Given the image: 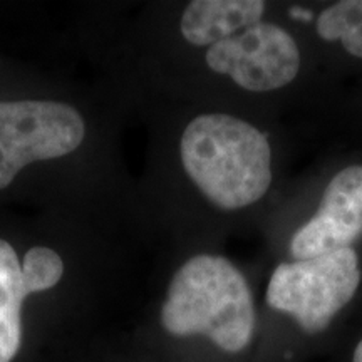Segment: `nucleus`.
Masks as SVG:
<instances>
[{"label":"nucleus","instance_id":"9b49d317","mask_svg":"<svg viewBox=\"0 0 362 362\" xmlns=\"http://www.w3.org/2000/svg\"><path fill=\"white\" fill-rule=\"evenodd\" d=\"M352 362H362V339L359 341V344L356 346L354 356H352Z\"/></svg>","mask_w":362,"mask_h":362},{"label":"nucleus","instance_id":"f257e3e1","mask_svg":"<svg viewBox=\"0 0 362 362\" xmlns=\"http://www.w3.org/2000/svg\"><path fill=\"white\" fill-rule=\"evenodd\" d=\"M183 168L208 202L242 210L260 202L272 185V148L262 131L223 112L200 115L180 141Z\"/></svg>","mask_w":362,"mask_h":362},{"label":"nucleus","instance_id":"1a4fd4ad","mask_svg":"<svg viewBox=\"0 0 362 362\" xmlns=\"http://www.w3.org/2000/svg\"><path fill=\"white\" fill-rule=\"evenodd\" d=\"M315 29L324 40H339L347 54L362 59V0L330 4L317 17Z\"/></svg>","mask_w":362,"mask_h":362},{"label":"nucleus","instance_id":"9d476101","mask_svg":"<svg viewBox=\"0 0 362 362\" xmlns=\"http://www.w3.org/2000/svg\"><path fill=\"white\" fill-rule=\"evenodd\" d=\"M64 275V262L47 247H34L25 253L22 264V287L25 297L52 288Z\"/></svg>","mask_w":362,"mask_h":362},{"label":"nucleus","instance_id":"0eeeda50","mask_svg":"<svg viewBox=\"0 0 362 362\" xmlns=\"http://www.w3.org/2000/svg\"><path fill=\"white\" fill-rule=\"evenodd\" d=\"M265 11L264 0H193L181 16V35L198 47H211L260 22Z\"/></svg>","mask_w":362,"mask_h":362},{"label":"nucleus","instance_id":"20e7f679","mask_svg":"<svg viewBox=\"0 0 362 362\" xmlns=\"http://www.w3.org/2000/svg\"><path fill=\"white\" fill-rule=\"evenodd\" d=\"M74 107L56 101L0 103V189L34 161L69 155L84 139Z\"/></svg>","mask_w":362,"mask_h":362},{"label":"nucleus","instance_id":"7ed1b4c3","mask_svg":"<svg viewBox=\"0 0 362 362\" xmlns=\"http://www.w3.org/2000/svg\"><path fill=\"white\" fill-rule=\"evenodd\" d=\"M359 284V255L354 248H342L315 259L277 265L267 287V304L291 315L312 336L332 324L354 298Z\"/></svg>","mask_w":362,"mask_h":362},{"label":"nucleus","instance_id":"423d86ee","mask_svg":"<svg viewBox=\"0 0 362 362\" xmlns=\"http://www.w3.org/2000/svg\"><path fill=\"white\" fill-rule=\"evenodd\" d=\"M362 237V165H351L332 176L319 210L293 233L291 255L309 260L352 248Z\"/></svg>","mask_w":362,"mask_h":362},{"label":"nucleus","instance_id":"39448f33","mask_svg":"<svg viewBox=\"0 0 362 362\" xmlns=\"http://www.w3.org/2000/svg\"><path fill=\"white\" fill-rule=\"evenodd\" d=\"M206 64L250 93L282 89L300 71V49L293 35L275 22L260 21L208 47Z\"/></svg>","mask_w":362,"mask_h":362},{"label":"nucleus","instance_id":"6e6552de","mask_svg":"<svg viewBox=\"0 0 362 362\" xmlns=\"http://www.w3.org/2000/svg\"><path fill=\"white\" fill-rule=\"evenodd\" d=\"M22 265L11 243L0 238V362H12L22 344Z\"/></svg>","mask_w":362,"mask_h":362},{"label":"nucleus","instance_id":"f03ea898","mask_svg":"<svg viewBox=\"0 0 362 362\" xmlns=\"http://www.w3.org/2000/svg\"><path fill=\"white\" fill-rule=\"evenodd\" d=\"M161 324L171 336H205L221 351L242 352L255 332V304L247 279L225 257H192L171 279Z\"/></svg>","mask_w":362,"mask_h":362}]
</instances>
